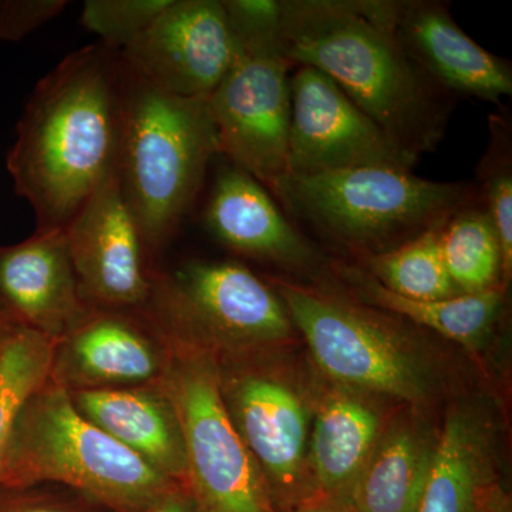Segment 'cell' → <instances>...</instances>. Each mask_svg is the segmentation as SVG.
Segmentation results:
<instances>
[{
  "label": "cell",
  "instance_id": "6da1fadb",
  "mask_svg": "<svg viewBox=\"0 0 512 512\" xmlns=\"http://www.w3.org/2000/svg\"><path fill=\"white\" fill-rule=\"evenodd\" d=\"M124 103L123 57L100 42L70 53L36 84L6 161L36 229L66 228L117 173Z\"/></svg>",
  "mask_w": 512,
  "mask_h": 512
},
{
  "label": "cell",
  "instance_id": "7a4b0ae2",
  "mask_svg": "<svg viewBox=\"0 0 512 512\" xmlns=\"http://www.w3.org/2000/svg\"><path fill=\"white\" fill-rule=\"evenodd\" d=\"M282 42L295 66L329 76L406 156L419 161L446 136L457 100L406 52L387 0H282Z\"/></svg>",
  "mask_w": 512,
  "mask_h": 512
},
{
  "label": "cell",
  "instance_id": "3957f363",
  "mask_svg": "<svg viewBox=\"0 0 512 512\" xmlns=\"http://www.w3.org/2000/svg\"><path fill=\"white\" fill-rule=\"evenodd\" d=\"M266 190L289 220L359 262L446 224L476 184L426 180L410 170L365 167L282 174Z\"/></svg>",
  "mask_w": 512,
  "mask_h": 512
},
{
  "label": "cell",
  "instance_id": "277c9868",
  "mask_svg": "<svg viewBox=\"0 0 512 512\" xmlns=\"http://www.w3.org/2000/svg\"><path fill=\"white\" fill-rule=\"evenodd\" d=\"M217 156L207 99L161 92L126 66L117 175L151 266L190 214Z\"/></svg>",
  "mask_w": 512,
  "mask_h": 512
},
{
  "label": "cell",
  "instance_id": "5b68a950",
  "mask_svg": "<svg viewBox=\"0 0 512 512\" xmlns=\"http://www.w3.org/2000/svg\"><path fill=\"white\" fill-rule=\"evenodd\" d=\"M0 483L62 485L113 512H148L181 487L90 423L50 379L19 414Z\"/></svg>",
  "mask_w": 512,
  "mask_h": 512
},
{
  "label": "cell",
  "instance_id": "8992f818",
  "mask_svg": "<svg viewBox=\"0 0 512 512\" xmlns=\"http://www.w3.org/2000/svg\"><path fill=\"white\" fill-rule=\"evenodd\" d=\"M141 312L168 338L217 362L266 356L296 335L274 286L238 262L190 261L154 271Z\"/></svg>",
  "mask_w": 512,
  "mask_h": 512
},
{
  "label": "cell",
  "instance_id": "52a82bcc",
  "mask_svg": "<svg viewBox=\"0 0 512 512\" xmlns=\"http://www.w3.org/2000/svg\"><path fill=\"white\" fill-rule=\"evenodd\" d=\"M320 372L336 386L420 406L430 376L399 318L333 288L268 276Z\"/></svg>",
  "mask_w": 512,
  "mask_h": 512
},
{
  "label": "cell",
  "instance_id": "ba28073f",
  "mask_svg": "<svg viewBox=\"0 0 512 512\" xmlns=\"http://www.w3.org/2000/svg\"><path fill=\"white\" fill-rule=\"evenodd\" d=\"M165 338L170 357L161 386L180 417L187 488L198 510L274 512L261 473L222 399L217 360L200 348Z\"/></svg>",
  "mask_w": 512,
  "mask_h": 512
},
{
  "label": "cell",
  "instance_id": "9c48e42d",
  "mask_svg": "<svg viewBox=\"0 0 512 512\" xmlns=\"http://www.w3.org/2000/svg\"><path fill=\"white\" fill-rule=\"evenodd\" d=\"M265 357L217 362L222 399L254 458L272 505L305 503L311 416L301 393Z\"/></svg>",
  "mask_w": 512,
  "mask_h": 512
},
{
  "label": "cell",
  "instance_id": "30bf717a",
  "mask_svg": "<svg viewBox=\"0 0 512 512\" xmlns=\"http://www.w3.org/2000/svg\"><path fill=\"white\" fill-rule=\"evenodd\" d=\"M293 69L282 40L241 47L207 99L220 156L265 187L286 173Z\"/></svg>",
  "mask_w": 512,
  "mask_h": 512
},
{
  "label": "cell",
  "instance_id": "8fae6325",
  "mask_svg": "<svg viewBox=\"0 0 512 512\" xmlns=\"http://www.w3.org/2000/svg\"><path fill=\"white\" fill-rule=\"evenodd\" d=\"M417 163L394 146L329 76L313 67L295 66L286 173L365 167L413 171Z\"/></svg>",
  "mask_w": 512,
  "mask_h": 512
},
{
  "label": "cell",
  "instance_id": "7c38bea8",
  "mask_svg": "<svg viewBox=\"0 0 512 512\" xmlns=\"http://www.w3.org/2000/svg\"><path fill=\"white\" fill-rule=\"evenodd\" d=\"M237 52L222 0H170L120 53L131 73L161 92L208 99Z\"/></svg>",
  "mask_w": 512,
  "mask_h": 512
},
{
  "label": "cell",
  "instance_id": "4fadbf2b",
  "mask_svg": "<svg viewBox=\"0 0 512 512\" xmlns=\"http://www.w3.org/2000/svg\"><path fill=\"white\" fill-rule=\"evenodd\" d=\"M83 301L92 308L141 311L153 284L136 218L114 173L64 228Z\"/></svg>",
  "mask_w": 512,
  "mask_h": 512
},
{
  "label": "cell",
  "instance_id": "5bb4252c",
  "mask_svg": "<svg viewBox=\"0 0 512 512\" xmlns=\"http://www.w3.org/2000/svg\"><path fill=\"white\" fill-rule=\"evenodd\" d=\"M168 357L167 338L143 312L90 308L57 340L50 380L67 392L151 386Z\"/></svg>",
  "mask_w": 512,
  "mask_h": 512
},
{
  "label": "cell",
  "instance_id": "9a60e30c",
  "mask_svg": "<svg viewBox=\"0 0 512 512\" xmlns=\"http://www.w3.org/2000/svg\"><path fill=\"white\" fill-rule=\"evenodd\" d=\"M204 222L235 254L278 266L305 278V285L325 286L332 279V259L289 220L265 185L235 165L218 171Z\"/></svg>",
  "mask_w": 512,
  "mask_h": 512
},
{
  "label": "cell",
  "instance_id": "2e32d148",
  "mask_svg": "<svg viewBox=\"0 0 512 512\" xmlns=\"http://www.w3.org/2000/svg\"><path fill=\"white\" fill-rule=\"evenodd\" d=\"M394 32L427 76L454 100L500 104L512 94V66L478 45L441 0H387Z\"/></svg>",
  "mask_w": 512,
  "mask_h": 512
},
{
  "label": "cell",
  "instance_id": "e0dca14e",
  "mask_svg": "<svg viewBox=\"0 0 512 512\" xmlns=\"http://www.w3.org/2000/svg\"><path fill=\"white\" fill-rule=\"evenodd\" d=\"M0 305L8 318L59 340L90 311L64 229H36L20 244L0 245Z\"/></svg>",
  "mask_w": 512,
  "mask_h": 512
},
{
  "label": "cell",
  "instance_id": "ac0fdd59",
  "mask_svg": "<svg viewBox=\"0 0 512 512\" xmlns=\"http://www.w3.org/2000/svg\"><path fill=\"white\" fill-rule=\"evenodd\" d=\"M83 417L168 480L187 487V457L177 409L161 382L123 389L77 390Z\"/></svg>",
  "mask_w": 512,
  "mask_h": 512
},
{
  "label": "cell",
  "instance_id": "d6986e66",
  "mask_svg": "<svg viewBox=\"0 0 512 512\" xmlns=\"http://www.w3.org/2000/svg\"><path fill=\"white\" fill-rule=\"evenodd\" d=\"M386 426L367 394L336 386L318 403L309 436L313 490L345 505Z\"/></svg>",
  "mask_w": 512,
  "mask_h": 512
},
{
  "label": "cell",
  "instance_id": "ffe728a7",
  "mask_svg": "<svg viewBox=\"0 0 512 512\" xmlns=\"http://www.w3.org/2000/svg\"><path fill=\"white\" fill-rule=\"evenodd\" d=\"M493 430L473 407L448 412L413 512H481L494 478Z\"/></svg>",
  "mask_w": 512,
  "mask_h": 512
},
{
  "label": "cell",
  "instance_id": "44dd1931",
  "mask_svg": "<svg viewBox=\"0 0 512 512\" xmlns=\"http://www.w3.org/2000/svg\"><path fill=\"white\" fill-rule=\"evenodd\" d=\"M330 268L333 289L464 346H477L484 342L504 311L505 288L458 295L443 301H416L384 288L352 262L332 259Z\"/></svg>",
  "mask_w": 512,
  "mask_h": 512
},
{
  "label": "cell",
  "instance_id": "7402d4cb",
  "mask_svg": "<svg viewBox=\"0 0 512 512\" xmlns=\"http://www.w3.org/2000/svg\"><path fill=\"white\" fill-rule=\"evenodd\" d=\"M436 437L414 412L386 423L345 507L353 512H413L429 473Z\"/></svg>",
  "mask_w": 512,
  "mask_h": 512
},
{
  "label": "cell",
  "instance_id": "603a6c76",
  "mask_svg": "<svg viewBox=\"0 0 512 512\" xmlns=\"http://www.w3.org/2000/svg\"><path fill=\"white\" fill-rule=\"evenodd\" d=\"M440 247L448 275L461 295L507 289L500 238L478 192L448 218Z\"/></svg>",
  "mask_w": 512,
  "mask_h": 512
},
{
  "label": "cell",
  "instance_id": "cb8c5ba5",
  "mask_svg": "<svg viewBox=\"0 0 512 512\" xmlns=\"http://www.w3.org/2000/svg\"><path fill=\"white\" fill-rule=\"evenodd\" d=\"M55 345L6 316L0 333V468L20 412L50 379Z\"/></svg>",
  "mask_w": 512,
  "mask_h": 512
},
{
  "label": "cell",
  "instance_id": "d4e9b609",
  "mask_svg": "<svg viewBox=\"0 0 512 512\" xmlns=\"http://www.w3.org/2000/svg\"><path fill=\"white\" fill-rule=\"evenodd\" d=\"M444 225L406 242L402 247L352 262L396 295L416 301H443L461 295L441 255Z\"/></svg>",
  "mask_w": 512,
  "mask_h": 512
},
{
  "label": "cell",
  "instance_id": "484cf974",
  "mask_svg": "<svg viewBox=\"0 0 512 512\" xmlns=\"http://www.w3.org/2000/svg\"><path fill=\"white\" fill-rule=\"evenodd\" d=\"M490 140L477 168L478 197L487 208L503 251V281L512 275V121L501 111L488 117Z\"/></svg>",
  "mask_w": 512,
  "mask_h": 512
},
{
  "label": "cell",
  "instance_id": "4316f807",
  "mask_svg": "<svg viewBox=\"0 0 512 512\" xmlns=\"http://www.w3.org/2000/svg\"><path fill=\"white\" fill-rule=\"evenodd\" d=\"M170 0H86L80 22L100 43L126 49L153 23Z\"/></svg>",
  "mask_w": 512,
  "mask_h": 512
},
{
  "label": "cell",
  "instance_id": "83f0119b",
  "mask_svg": "<svg viewBox=\"0 0 512 512\" xmlns=\"http://www.w3.org/2000/svg\"><path fill=\"white\" fill-rule=\"evenodd\" d=\"M66 0H0V39L19 42L67 8Z\"/></svg>",
  "mask_w": 512,
  "mask_h": 512
},
{
  "label": "cell",
  "instance_id": "f1b7e54d",
  "mask_svg": "<svg viewBox=\"0 0 512 512\" xmlns=\"http://www.w3.org/2000/svg\"><path fill=\"white\" fill-rule=\"evenodd\" d=\"M148 512H200V510L188 488L181 485Z\"/></svg>",
  "mask_w": 512,
  "mask_h": 512
},
{
  "label": "cell",
  "instance_id": "f546056e",
  "mask_svg": "<svg viewBox=\"0 0 512 512\" xmlns=\"http://www.w3.org/2000/svg\"><path fill=\"white\" fill-rule=\"evenodd\" d=\"M295 512H353L345 505L332 503V501L320 498V500H306L299 505Z\"/></svg>",
  "mask_w": 512,
  "mask_h": 512
},
{
  "label": "cell",
  "instance_id": "4dcf8cb0",
  "mask_svg": "<svg viewBox=\"0 0 512 512\" xmlns=\"http://www.w3.org/2000/svg\"><path fill=\"white\" fill-rule=\"evenodd\" d=\"M10 512H79L74 510L73 507H67V505L53 503V501H43V503H33L29 505H23L18 510Z\"/></svg>",
  "mask_w": 512,
  "mask_h": 512
},
{
  "label": "cell",
  "instance_id": "1f68e13d",
  "mask_svg": "<svg viewBox=\"0 0 512 512\" xmlns=\"http://www.w3.org/2000/svg\"><path fill=\"white\" fill-rule=\"evenodd\" d=\"M3 323H5V319H2V316H0V333H2Z\"/></svg>",
  "mask_w": 512,
  "mask_h": 512
}]
</instances>
